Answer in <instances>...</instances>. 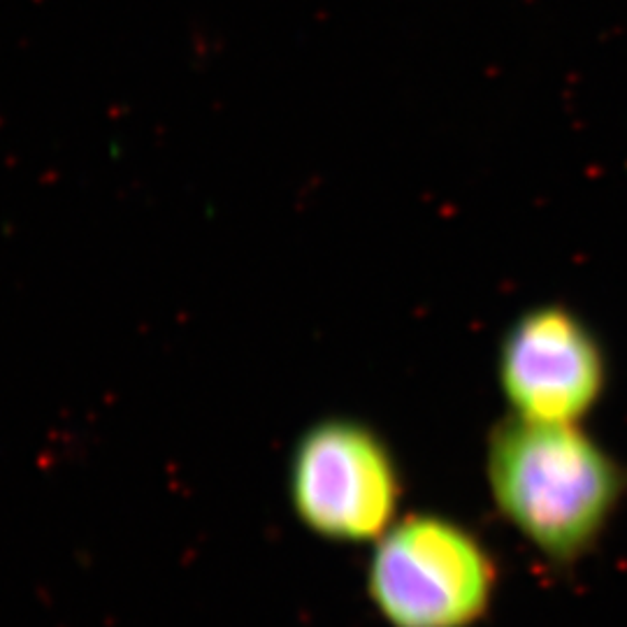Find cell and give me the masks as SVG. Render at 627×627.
I'll list each match as a JSON object with an SVG mask.
<instances>
[{
  "mask_svg": "<svg viewBox=\"0 0 627 627\" xmlns=\"http://www.w3.org/2000/svg\"><path fill=\"white\" fill-rule=\"evenodd\" d=\"M483 469L497 514L555 567L595 551L627 495V467L586 426L507 414L488 432Z\"/></svg>",
  "mask_w": 627,
  "mask_h": 627,
  "instance_id": "6da1fadb",
  "label": "cell"
},
{
  "mask_svg": "<svg viewBox=\"0 0 627 627\" xmlns=\"http://www.w3.org/2000/svg\"><path fill=\"white\" fill-rule=\"evenodd\" d=\"M372 546L365 588L389 627H477L491 614L500 567L465 522L405 514Z\"/></svg>",
  "mask_w": 627,
  "mask_h": 627,
  "instance_id": "7a4b0ae2",
  "label": "cell"
},
{
  "mask_svg": "<svg viewBox=\"0 0 627 627\" xmlns=\"http://www.w3.org/2000/svg\"><path fill=\"white\" fill-rule=\"evenodd\" d=\"M291 512L330 544H377L399 518L403 467L393 446L356 416H325L303 430L288 458Z\"/></svg>",
  "mask_w": 627,
  "mask_h": 627,
  "instance_id": "3957f363",
  "label": "cell"
},
{
  "mask_svg": "<svg viewBox=\"0 0 627 627\" xmlns=\"http://www.w3.org/2000/svg\"><path fill=\"white\" fill-rule=\"evenodd\" d=\"M495 377L507 414L586 426L608 389V356L581 314L563 303H539L504 330Z\"/></svg>",
  "mask_w": 627,
  "mask_h": 627,
  "instance_id": "277c9868",
  "label": "cell"
}]
</instances>
